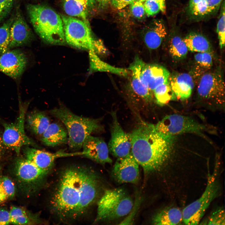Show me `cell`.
<instances>
[{
  "label": "cell",
  "instance_id": "6da1fadb",
  "mask_svg": "<svg viewBox=\"0 0 225 225\" xmlns=\"http://www.w3.org/2000/svg\"><path fill=\"white\" fill-rule=\"evenodd\" d=\"M51 199L53 212L63 220L82 216L95 201L98 193V180L88 167L72 165L62 173Z\"/></svg>",
  "mask_w": 225,
  "mask_h": 225
},
{
  "label": "cell",
  "instance_id": "7a4b0ae2",
  "mask_svg": "<svg viewBox=\"0 0 225 225\" xmlns=\"http://www.w3.org/2000/svg\"><path fill=\"white\" fill-rule=\"evenodd\" d=\"M131 152L148 175L160 168L169 158L175 137L158 132L155 125L142 122L130 133Z\"/></svg>",
  "mask_w": 225,
  "mask_h": 225
},
{
  "label": "cell",
  "instance_id": "3957f363",
  "mask_svg": "<svg viewBox=\"0 0 225 225\" xmlns=\"http://www.w3.org/2000/svg\"><path fill=\"white\" fill-rule=\"evenodd\" d=\"M27 8L35 31L43 40L53 45L65 44L63 24L60 15L45 5L29 4Z\"/></svg>",
  "mask_w": 225,
  "mask_h": 225
},
{
  "label": "cell",
  "instance_id": "277c9868",
  "mask_svg": "<svg viewBox=\"0 0 225 225\" xmlns=\"http://www.w3.org/2000/svg\"><path fill=\"white\" fill-rule=\"evenodd\" d=\"M49 112L65 126L68 135L67 142L69 148L73 150L82 148L88 136L102 130L98 119L78 116L65 106L55 108Z\"/></svg>",
  "mask_w": 225,
  "mask_h": 225
},
{
  "label": "cell",
  "instance_id": "5b68a950",
  "mask_svg": "<svg viewBox=\"0 0 225 225\" xmlns=\"http://www.w3.org/2000/svg\"><path fill=\"white\" fill-rule=\"evenodd\" d=\"M133 200L124 189L105 191L98 202L95 222L115 220L128 215L133 205Z\"/></svg>",
  "mask_w": 225,
  "mask_h": 225
},
{
  "label": "cell",
  "instance_id": "8992f818",
  "mask_svg": "<svg viewBox=\"0 0 225 225\" xmlns=\"http://www.w3.org/2000/svg\"><path fill=\"white\" fill-rule=\"evenodd\" d=\"M218 168L216 166L213 172L208 176L206 187L200 197L183 210L182 222L185 224H198L211 202L219 195Z\"/></svg>",
  "mask_w": 225,
  "mask_h": 225
},
{
  "label": "cell",
  "instance_id": "52a82bcc",
  "mask_svg": "<svg viewBox=\"0 0 225 225\" xmlns=\"http://www.w3.org/2000/svg\"><path fill=\"white\" fill-rule=\"evenodd\" d=\"M66 42L71 46L94 52L95 39L89 24L71 16L61 14Z\"/></svg>",
  "mask_w": 225,
  "mask_h": 225
},
{
  "label": "cell",
  "instance_id": "ba28073f",
  "mask_svg": "<svg viewBox=\"0 0 225 225\" xmlns=\"http://www.w3.org/2000/svg\"><path fill=\"white\" fill-rule=\"evenodd\" d=\"M156 130L167 136L175 137L181 134L192 132L203 135L206 127L188 117L173 114L166 116L154 125Z\"/></svg>",
  "mask_w": 225,
  "mask_h": 225
},
{
  "label": "cell",
  "instance_id": "9c48e42d",
  "mask_svg": "<svg viewBox=\"0 0 225 225\" xmlns=\"http://www.w3.org/2000/svg\"><path fill=\"white\" fill-rule=\"evenodd\" d=\"M26 110L20 107L17 120L14 123H4L2 139L4 147L14 151L18 154L25 145L36 146L35 143L26 134L24 122Z\"/></svg>",
  "mask_w": 225,
  "mask_h": 225
},
{
  "label": "cell",
  "instance_id": "30bf717a",
  "mask_svg": "<svg viewBox=\"0 0 225 225\" xmlns=\"http://www.w3.org/2000/svg\"><path fill=\"white\" fill-rule=\"evenodd\" d=\"M197 92L202 99L217 103L224 102L225 85L221 74L218 71L204 73L199 81Z\"/></svg>",
  "mask_w": 225,
  "mask_h": 225
},
{
  "label": "cell",
  "instance_id": "8fae6325",
  "mask_svg": "<svg viewBox=\"0 0 225 225\" xmlns=\"http://www.w3.org/2000/svg\"><path fill=\"white\" fill-rule=\"evenodd\" d=\"M112 122L111 137L108 145L109 151L117 158L124 157L130 152L131 140L130 134L125 132L118 121L116 113L111 112Z\"/></svg>",
  "mask_w": 225,
  "mask_h": 225
},
{
  "label": "cell",
  "instance_id": "7c38bea8",
  "mask_svg": "<svg viewBox=\"0 0 225 225\" xmlns=\"http://www.w3.org/2000/svg\"><path fill=\"white\" fill-rule=\"evenodd\" d=\"M139 166L131 152L125 157L117 158L112 168V175L119 183L136 184L140 178Z\"/></svg>",
  "mask_w": 225,
  "mask_h": 225
},
{
  "label": "cell",
  "instance_id": "4fadbf2b",
  "mask_svg": "<svg viewBox=\"0 0 225 225\" xmlns=\"http://www.w3.org/2000/svg\"><path fill=\"white\" fill-rule=\"evenodd\" d=\"M27 63L26 55L18 49L8 50L0 55V71L13 79L22 75Z\"/></svg>",
  "mask_w": 225,
  "mask_h": 225
},
{
  "label": "cell",
  "instance_id": "5bb4252c",
  "mask_svg": "<svg viewBox=\"0 0 225 225\" xmlns=\"http://www.w3.org/2000/svg\"><path fill=\"white\" fill-rule=\"evenodd\" d=\"M82 156L100 164L111 163L108 145L102 138L90 135L84 141L82 147Z\"/></svg>",
  "mask_w": 225,
  "mask_h": 225
},
{
  "label": "cell",
  "instance_id": "9a60e30c",
  "mask_svg": "<svg viewBox=\"0 0 225 225\" xmlns=\"http://www.w3.org/2000/svg\"><path fill=\"white\" fill-rule=\"evenodd\" d=\"M26 158L40 168L50 170L55 160L58 158L80 156V152L68 153L60 150L54 153L27 147L24 151Z\"/></svg>",
  "mask_w": 225,
  "mask_h": 225
},
{
  "label": "cell",
  "instance_id": "2e32d148",
  "mask_svg": "<svg viewBox=\"0 0 225 225\" xmlns=\"http://www.w3.org/2000/svg\"><path fill=\"white\" fill-rule=\"evenodd\" d=\"M33 38L31 30L19 9H17L10 29L8 50L25 45Z\"/></svg>",
  "mask_w": 225,
  "mask_h": 225
},
{
  "label": "cell",
  "instance_id": "e0dca14e",
  "mask_svg": "<svg viewBox=\"0 0 225 225\" xmlns=\"http://www.w3.org/2000/svg\"><path fill=\"white\" fill-rule=\"evenodd\" d=\"M141 75L145 85L152 92L157 87L168 81L170 75L168 70L162 66L143 62Z\"/></svg>",
  "mask_w": 225,
  "mask_h": 225
},
{
  "label": "cell",
  "instance_id": "ac0fdd59",
  "mask_svg": "<svg viewBox=\"0 0 225 225\" xmlns=\"http://www.w3.org/2000/svg\"><path fill=\"white\" fill-rule=\"evenodd\" d=\"M49 171L40 168L26 158L19 159L16 162V175L20 180L24 182L32 183L41 181Z\"/></svg>",
  "mask_w": 225,
  "mask_h": 225
},
{
  "label": "cell",
  "instance_id": "d6986e66",
  "mask_svg": "<svg viewBox=\"0 0 225 225\" xmlns=\"http://www.w3.org/2000/svg\"><path fill=\"white\" fill-rule=\"evenodd\" d=\"M143 61L138 56L128 69L131 73V84L135 94L146 102H150L152 100V92L145 85L141 75V69Z\"/></svg>",
  "mask_w": 225,
  "mask_h": 225
},
{
  "label": "cell",
  "instance_id": "ffe728a7",
  "mask_svg": "<svg viewBox=\"0 0 225 225\" xmlns=\"http://www.w3.org/2000/svg\"><path fill=\"white\" fill-rule=\"evenodd\" d=\"M170 86L176 98L184 100L191 96L194 88L192 76L186 73H177L170 75Z\"/></svg>",
  "mask_w": 225,
  "mask_h": 225
},
{
  "label": "cell",
  "instance_id": "44dd1931",
  "mask_svg": "<svg viewBox=\"0 0 225 225\" xmlns=\"http://www.w3.org/2000/svg\"><path fill=\"white\" fill-rule=\"evenodd\" d=\"M167 34L164 23L161 20H153L145 28L143 34V41L150 50L158 48Z\"/></svg>",
  "mask_w": 225,
  "mask_h": 225
},
{
  "label": "cell",
  "instance_id": "7402d4cb",
  "mask_svg": "<svg viewBox=\"0 0 225 225\" xmlns=\"http://www.w3.org/2000/svg\"><path fill=\"white\" fill-rule=\"evenodd\" d=\"M41 136L42 142L48 146L55 147L68 142L66 129L56 122L50 123Z\"/></svg>",
  "mask_w": 225,
  "mask_h": 225
},
{
  "label": "cell",
  "instance_id": "603a6c76",
  "mask_svg": "<svg viewBox=\"0 0 225 225\" xmlns=\"http://www.w3.org/2000/svg\"><path fill=\"white\" fill-rule=\"evenodd\" d=\"M182 211L178 208L168 207L157 213L153 217L152 223L155 225L180 224L182 222Z\"/></svg>",
  "mask_w": 225,
  "mask_h": 225
},
{
  "label": "cell",
  "instance_id": "cb8c5ba5",
  "mask_svg": "<svg viewBox=\"0 0 225 225\" xmlns=\"http://www.w3.org/2000/svg\"><path fill=\"white\" fill-rule=\"evenodd\" d=\"M27 119L30 129L36 135L40 136L50 123L49 117L45 113L38 110L31 112Z\"/></svg>",
  "mask_w": 225,
  "mask_h": 225
},
{
  "label": "cell",
  "instance_id": "d4e9b609",
  "mask_svg": "<svg viewBox=\"0 0 225 225\" xmlns=\"http://www.w3.org/2000/svg\"><path fill=\"white\" fill-rule=\"evenodd\" d=\"M188 51L200 52H212V48L208 39L203 35L196 32H191L183 39Z\"/></svg>",
  "mask_w": 225,
  "mask_h": 225
},
{
  "label": "cell",
  "instance_id": "484cf974",
  "mask_svg": "<svg viewBox=\"0 0 225 225\" xmlns=\"http://www.w3.org/2000/svg\"><path fill=\"white\" fill-rule=\"evenodd\" d=\"M88 0H65L63 8L68 15L80 18L87 23Z\"/></svg>",
  "mask_w": 225,
  "mask_h": 225
},
{
  "label": "cell",
  "instance_id": "4316f807",
  "mask_svg": "<svg viewBox=\"0 0 225 225\" xmlns=\"http://www.w3.org/2000/svg\"><path fill=\"white\" fill-rule=\"evenodd\" d=\"M90 70L93 71H107L126 76L128 73V70L123 68L113 67L103 62L93 51H89Z\"/></svg>",
  "mask_w": 225,
  "mask_h": 225
},
{
  "label": "cell",
  "instance_id": "83f0119b",
  "mask_svg": "<svg viewBox=\"0 0 225 225\" xmlns=\"http://www.w3.org/2000/svg\"><path fill=\"white\" fill-rule=\"evenodd\" d=\"M152 92L157 103L160 106L164 105L176 98L170 86L169 79L157 87Z\"/></svg>",
  "mask_w": 225,
  "mask_h": 225
},
{
  "label": "cell",
  "instance_id": "f1b7e54d",
  "mask_svg": "<svg viewBox=\"0 0 225 225\" xmlns=\"http://www.w3.org/2000/svg\"><path fill=\"white\" fill-rule=\"evenodd\" d=\"M188 51L183 39L181 37L175 36L171 39L169 45V52L173 58L181 59L185 58Z\"/></svg>",
  "mask_w": 225,
  "mask_h": 225
},
{
  "label": "cell",
  "instance_id": "f546056e",
  "mask_svg": "<svg viewBox=\"0 0 225 225\" xmlns=\"http://www.w3.org/2000/svg\"><path fill=\"white\" fill-rule=\"evenodd\" d=\"M13 20V18H11L0 27V55L8 50L10 29Z\"/></svg>",
  "mask_w": 225,
  "mask_h": 225
},
{
  "label": "cell",
  "instance_id": "4dcf8cb0",
  "mask_svg": "<svg viewBox=\"0 0 225 225\" xmlns=\"http://www.w3.org/2000/svg\"><path fill=\"white\" fill-rule=\"evenodd\" d=\"M221 8L220 17L217 25V32L220 48H222L224 47L225 41L224 1L223 2Z\"/></svg>",
  "mask_w": 225,
  "mask_h": 225
},
{
  "label": "cell",
  "instance_id": "1f68e13d",
  "mask_svg": "<svg viewBox=\"0 0 225 225\" xmlns=\"http://www.w3.org/2000/svg\"><path fill=\"white\" fill-rule=\"evenodd\" d=\"M194 58L197 64L202 68L209 69L212 65V57L210 52H197L195 54Z\"/></svg>",
  "mask_w": 225,
  "mask_h": 225
},
{
  "label": "cell",
  "instance_id": "d6a6232c",
  "mask_svg": "<svg viewBox=\"0 0 225 225\" xmlns=\"http://www.w3.org/2000/svg\"><path fill=\"white\" fill-rule=\"evenodd\" d=\"M206 223V224L208 225H224L225 212L223 208H217L210 216Z\"/></svg>",
  "mask_w": 225,
  "mask_h": 225
},
{
  "label": "cell",
  "instance_id": "836d02e7",
  "mask_svg": "<svg viewBox=\"0 0 225 225\" xmlns=\"http://www.w3.org/2000/svg\"><path fill=\"white\" fill-rule=\"evenodd\" d=\"M0 187L7 198L14 196L15 191V185L9 178L4 176L0 178Z\"/></svg>",
  "mask_w": 225,
  "mask_h": 225
},
{
  "label": "cell",
  "instance_id": "e575fe53",
  "mask_svg": "<svg viewBox=\"0 0 225 225\" xmlns=\"http://www.w3.org/2000/svg\"><path fill=\"white\" fill-rule=\"evenodd\" d=\"M130 8L131 13L134 17L140 19L145 16L146 13L143 3L141 0H137L133 2Z\"/></svg>",
  "mask_w": 225,
  "mask_h": 225
},
{
  "label": "cell",
  "instance_id": "d590c367",
  "mask_svg": "<svg viewBox=\"0 0 225 225\" xmlns=\"http://www.w3.org/2000/svg\"><path fill=\"white\" fill-rule=\"evenodd\" d=\"M189 9L191 13L195 16H203L210 13L205 0H202Z\"/></svg>",
  "mask_w": 225,
  "mask_h": 225
},
{
  "label": "cell",
  "instance_id": "8d00e7d4",
  "mask_svg": "<svg viewBox=\"0 0 225 225\" xmlns=\"http://www.w3.org/2000/svg\"><path fill=\"white\" fill-rule=\"evenodd\" d=\"M143 3L146 13L148 16H153L161 11L159 4L154 0H146Z\"/></svg>",
  "mask_w": 225,
  "mask_h": 225
},
{
  "label": "cell",
  "instance_id": "74e56055",
  "mask_svg": "<svg viewBox=\"0 0 225 225\" xmlns=\"http://www.w3.org/2000/svg\"><path fill=\"white\" fill-rule=\"evenodd\" d=\"M15 0H0V22L11 11Z\"/></svg>",
  "mask_w": 225,
  "mask_h": 225
},
{
  "label": "cell",
  "instance_id": "f35d334b",
  "mask_svg": "<svg viewBox=\"0 0 225 225\" xmlns=\"http://www.w3.org/2000/svg\"><path fill=\"white\" fill-rule=\"evenodd\" d=\"M39 220L31 219L27 214L21 216L11 220V223L15 225H28L39 222Z\"/></svg>",
  "mask_w": 225,
  "mask_h": 225
},
{
  "label": "cell",
  "instance_id": "ab89813d",
  "mask_svg": "<svg viewBox=\"0 0 225 225\" xmlns=\"http://www.w3.org/2000/svg\"><path fill=\"white\" fill-rule=\"evenodd\" d=\"M11 223L9 211L4 209H0V225H8Z\"/></svg>",
  "mask_w": 225,
  "mask_h": 225
},
{
  "label": "cell",
  "instance_id": "60d3db41",
  "mask_svg": "<svg viewBox=\"0 0 225 225\" xmlns=\"http://www.w3.org/2000/svg\"><path fill=\"white\" fill-rule=\"evenodd\" d=\"M137 0H111L112 5L118 9H122L131 4Z\"/></svg>",
  "mask_w": 225,
  "mask_h": 225
},
{
  "label": "cell",
  "instance_id": "b9f144b4",
  "mask_svg": "<svg viewBox=\"0 0 225 225\" xmlns=\"http://www.w3.org/2000/svg\"><path fill=\"white\" fill-rule=\"evenodd\" d=\"M9 212L11 220L14 218L27 214L25 210L22 208L16 206L12 207Z\"/></svg>",
  "mask_w": 225,
  "mask_h": 225
},
{
  "label": "cell",
  "instance_id": "7bdbcfd3",
  "mask_svg": "<svg viewBox=\"0 0 225 225\" xmlns=\"http://www.w3.org/2000/svg\"><path fill=\"white\" fill-rule=\"evenodd\" d=\"M208 7L209 13L217 9L222 0H205Z\"/></svg>",
  "mask_w": 225,
  "mask_h": 225
},
{
  "label": "cell",
  "instance_id": "ee69618b",
  "mask_svg": "<svg viewBox=\"0 0 225 225\" xmlns=\"http://www.w3.org/2000/svg\"><path fill=\"white\" fill-rule=\"evenodd\" d=\"M98 6L100 8L106 7L109 3L111 0H96Z\"/></svg>",
  "mask_w": 225,
  "mask_h": 225
},
{
  "label": "cell",
  "instance_id": "f6af8a7d",
  "mask_svg": "<svg viewBox=\"0 0 225 225\" xmlns=\"http://www.w3.org/2000/svg\"><path fill=\"white\" fill-rule=\"evenodd\" d=\"M146 0H141L143 2ZM160 4L161 8V11L164 12L165 10L166 7L165 0H154Z\"/></svg>",
  "mask_w": 225,
  "mask_h": 225
},
{
  "label": "cell",
  "instance_id": "bcb514c9",
  "mask_svg": "<svg viewBox=\"0 0 225 225\" xmlns=\"http://www.w3.org/2000/svg\"><path fill=\"white\" fill-rule=\"evenodd\" d=\"M7 198V197L0 187V204Z\"/></svg>",
  "mask_w": 225,
  "mask_h": 225
},
{
  "label": "cell",
  "instance_id": "7dc6e473",
  "mask_svg": "<svg viewBox=\"0 0 225 225\" xmlns=\"http://www.w3.org/2000/svg\"><path fill=\"white\" fill-rule=\"evenodd\" d=\"M202 0H190L189 2V8L193 7L194 6L200 2Z\"/></svg>",
  "mask_w": 225,
  "mask_h": 225
},
{
  "label": "cell",
  "instance_id": "c3c4849f",
  "mask_svg": "<svg viewBox=\"0 0 225 225\" xmlns=\"http://www.w3.org/2000/svg\"><path fill=\"white\" fill-rule=\"evenodd\" d=\"M4 148V146L3 144L2 138L0 136V157L2 155Z\"/></svg>",
  "mask_w": 225,
  "mask_h": 225
},
{
  "label": "cell",
  "instance_id": "681fc988",
  "mask_svg": "<svg viewBox=\"0 0 225 225\" xmlns=\"http://www.w3.org/2000/svg\"><path fill=\"white\" fill-rule=\"evenodd\" d=\"M95 0H88V6L89 8H92L95 3Z\"/></svg>",
  "mask_w": 225,
  "mask_h": 225
}]
</instances>
